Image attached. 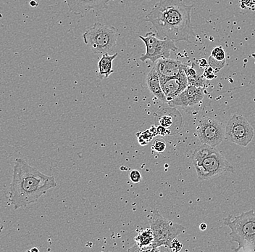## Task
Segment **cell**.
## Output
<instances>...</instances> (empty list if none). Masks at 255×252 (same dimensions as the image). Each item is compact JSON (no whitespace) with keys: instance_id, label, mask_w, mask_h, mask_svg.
Instances as JSON below:
<instances>
[{"instance_id":"6da1fadb","label":"cell","mask_w":255,"mask_h":252,"mask_svg":"<svg viewBox=\"0 0 255 252\" xmlns=\"http://www.w3.org/2000/svg\"><path fill=\"white\" fill-rule=\"evenodd\" d=\"M192 7L182 0H159L146 19L154 27L159 37L175 42H190L191 38L195 36L191 21Z\"/></svg>"},{"instance_id":"7a4b0ae2","label":"cell","mask_w":255,"mask_h":252,"mask_svg":"<svg viewBox=\"0 0 255 252\" xmlns=\"http://www.w3.org/2000/svg\"><path fill=\"white\" fill-rule=\"evenodd\" d=\"M55 187L54 176L44 175L23 159H16L9 186V203L15 210L25 208Z\"/></svg>"},{"instance_id":"3957f363","label":"cell","mask_w":255,"mask_h":252,"mask_svg":"<svg viewBox=\"0 0 255 252\" xmlns=\"http://www.w3.org/2000/svg\"><path fill=\"white\" fill-rule=\"evenodd\" d=\"M193 163L201 180H210L226 172H234V167L215 149L207 144H202L194 151Z\"/></svg>"},{"instance_id":"277c9868","label":"cell","mask_w":255,"mask_h":252,"mask_svg":"<svg viewBox=\"0 0 255 252\" xmlns=\"http://www.w3.org/2000/svg\"><path fill=\"white\" fill-rule=\"evenodd\" d=\"M225 225L231 229L230 236L233 242L238 244L236 251L250 248L255 250V212H244L238 216L228 217Z\"/></svg>"},{"instance_id":"5b68a950","label":"cell","mask_w":255,"mask_h":252,"mask_svg":"<svg viewBox=\"0 0 255 252\" xmlns=\"http://www.w3.org/2000/svg\"><path fill=\"white\" fill-rule=\"evenodd\" d=\"M83 39L94 54L109 53L117 43V30L111 25L96 22L86 29Z\"/></svg>"},{"instance_id":"8992f818","label":"cell","mask_w":255,"mask_h":252,"mask_svg":"<svg viewBox=\"0 0 255 252\" xmlns=\"http://www.w3.org/2000/svg\"><path fill=\"white\" fill-rule=\"evenodd\" d=\"M150 228L154 235L152 252L163 246L170 248L173 241L186 230L181 225L165 220L157 210L151 215Z\"/></svg>"},{"instance_id":"52a82bcc","label":"cell","mask_w":255,"mask_h":252,"mask_svg":"<svg viewBox=\"0 0 255 252\" xmlns=\"http://www.w3.org/2000/svg\"><path fill=\"white\" fill-rule=\"evenodd\" d=\"M139 38L146 45V52L139 58L142 62L150 60L154 63L159 59L168 58L171 52L178 50L175 41L167 38L158 39L154 32L147 33L143 36H139Z\"/></svg>"},{"instance_id":"ba28073f","label":"cell","mask_w":255,"mask_h":252,"mask_svg":"<svg viewBox=\"0 0 255 252\" xmlns=\"http://www.w3.org/2000/svg\"><path fill=\"white\" fill-rule=\"evenodd\" d=\"M255 131L246 118L234 114L226 126V138L239 146L246 147L254 137Z\"/></svg>"},{"instance_id":"9c48e42d","label":"cell","mask_w":255,"mask_h":252,"mask_svg":"<svg viewBox=\"0 0 255 252\" xmlns=\"http://www.w3.org/2000/svg\"><path fill=\"white\" fill-rule=\"evenodd\" d=\"M197 134L202 144L215 148L226 138V126L213 118H206L199 124Z\"/></svg>"},{"instance_id":"30bf717a","label":"cell","mask_w":255,"mask_h":252,"mask_svg":"<svg viewBox=\"0 0 255 252\" xmlns=\"http://www.w3.org/2000/svg\"><path fill=\"white\" fill-rule=\"evenodd\" d=\"M70 12L84 17L89 13H98L108 9L111 0H65Z\"/></svg>"},{"instance_id":"8fae6325","label":"cell","mask_w":255,"mask_h":252,"mask_svg":"<svg viewBox=\"0 0 255 252\" xmlns=\"http://www.w3.org/2000/svg\"><path fill=\"white\" fill-rule=\"evenodd\" d=\"M205 97L204 87H197L189 85L178 96L167 103L169 107H180V108H191L199 104Z\"/></svg>"},{"instance_id":"7c38bea8","label":"cell","mask_w":255,"mask_h":252,"mask_svg":"<svg viewBox=\"0 0 255 252\" xmlns=\"http://www.w3.org/2000/svg\"><path fill=\"white\" fill-rule=\"evenodd\" d=\"M161 87L166 97L167 103L178 96L189 86L187 76L184 72V70L179 74L171 77H164L160 76Z\"/></svg>"},{"instance_id":"4fadbf2b","label":"cell","mask_w":255,"mask_h":252,"mask_svg":"<svg viewBox=\"0 0 255 252\" xmlns=\"http://www.w3.org/2000/svg\"><path fill=\"white\" fill-rule=\"evenodd\" d=\"M184 64L180 60L169 58H161L154 63V67L158 73L159 76L171 77L179 74L183 71Z\"/></svg>"},{"instance_id":"5bb4252c","label":"cell","mask_w":255,"mask_h":252,"mask_svg":"<svg viewBox=\"0 0 255 252\" xmlns=\"http://www.w3.org/2000/svg\"><path fill=\"white\" fill-rule=\"evenodd\" d=\"M134 247L129 249L128 251L134 252H152L153 244H154V235L151 228L143 230L140 232L135 239Z\"/></svg>"},{"instance_id":"9a60e30c","label":"cell","mask_w":255,"mask_h":252,"mask_svg":"<svg viewBox=\"0 0 255 252\" xmlns=\"http://www.w3.org/2000/svg\"><path fill=\"white\" fill-rule=\"evenodd\" d=\"M146 81L148 89L152 93V95L159 101L167 104L166 97H165V94L163 93V91L162 90V87H161L158 73L156 71L154 66L152 67L151 71L148 73Z\"/></svg>"},{"instance_id":"2e32d148","label":"cell","mask_w":255,"mask_h":252,"mask_svg":"<svg viewBox=\"0 0 255 252\" xmlns=\"http://www.w3.org/2000/svg\"><path fill=\"white\" fill-rule=\"evenodd\" d=\"M159 114H155L159 122V125L165 127L170 132L172 130L171 128L177 127V124H178V120H181V115L178 114L179 112L173 107H170V108H165L162 111H159Z\"/></svg>"},{"instance_id":"e0dca14e","label":"cell","mask_w":255,"mask_h":252,"mask_svg":"<svg viewBox=\"0 0 255 252\" xmlns=\"http://www.w3.org/2000/svg\"><path fill=\"white\" fill-rule=\"evenodd\" d=\"M118 56V53L109 55L108 53L103 54L99 61V70L97 76L100 79H106L114 72L113 69V60Z\"/></svg>"},{"instance_id":"ac0fdd59","label":"cell","mask_w":255,"mask_h":252,"mask_svg":"<svg viewBox=\"0 0 255 252\" xmlns=\"http://www.w3.org/2000/svg\"><path fill=\"white\" fill-rule=\"evenodd\" d=\"M183 70L187 76L189 85L195 86L197 87H205V76L203 73L198 72L197 65L195 63H193L191 66L185 65Z\"/></svg>"},{"instance_id":"d6986e66","label":"cell","mask_w":255,"mask_h":252,"mask_svg":"<svg viewBox=\"0 0 255 252\" xmlns=\"http://www.w3.org/2000/svg\"><path fill=\"white\" fill-rule=\"evenodd\" d=\"M156 135H157V127L153 126L149 130L141 132V133H138L137 135V137H138L139 144L141 146H146Z\"/></svg>"},{"instance_id":"ffe728a7","label":"cell","mask_w":255,"mask_h":252,"mask_svg":"<svg viewBox=\"0 0 255 252\" xmlns=\"http://www.w3.org/2000/svg\"><path fill=\"white\" fill-rule=\"evenodd\" d=\"M211 56L215 60H219V61H224L226 60V53H225L224 49L221 46L215 47L211 52Z\"/></svg>"},{"instance_id":"44dd1931","label":"cell","mask_w":255,"mask_h":252,"mask_svg":"<svg viewBox=\"0 0 255 252\" xmlns=\"http://www.w3.org/2000/svg\"><path fill=\"white\" fill-rule=\"evenodd\" d=\"M209 64H210V67H212L214 69V71L218 72L226 64V60H224V61H219V60H215L210 55V57H209Z\"/></svg>"},{"instance_id":"7402d4cb","label":"cell","mask_w":255,"mask_h":252,"mask_svg":"<svg viewBox=\"0 0 255 252\" xmlns=\"http://www.w3.org/2000/svg\"><path fill=\"white\" fill-rule=\"evenodd\" d=\"M152 148L156 152L161 154L165 151V148H166V143L162 139H157L153 143Z\"/></svg>"},{"instance_id":"603a6c76","label":"cell","mask_w":255,"mask_h":252,"mask_svg":"<svg viewBox=\"0 0 255 252\" xmlns=\"http://www.w3.org/2000/svg\"><path fill=\"white\" fill-rule=\"evenodd\" d=\"M129 178L131 182L133 183H138L142 180V177H141V173L139 171L136 170H132L131 172L129 174Z\"/></svg>"},{"instance_id":"cb8c5ba5","label":"cell","mask_w":255,"mask_h":252,"mask_svg":"<svg viewBox=\"0 0 255 252\" xmlns=\"http://www.w3.org/2000/svg\"><path fill=\"white\" fill-rule=\"evenodd\" d=\"M240 6L245 9L255 8V0H240Z\"/></svg>"},{"instance_id":"d4e9b609","label":"cell","mask_w":255,"mask_h":252,"mask_svg":"<svg viewBox=\"0 0 255 252\" xmlns=\"http://www.w3.org/2000/svg\"><path fill=\"white\" fill-rule=\"evenodd\" d=\"M204 76L206 79H214L215 74H214V69H213L212 67L209 66L207 67L206 69L205 70L203 73Z\"/></svg>"},{"instance_id":"484cf974","label":"cell","mask_w":255,"mask_h":252,"mask_svg":"<svg viewBox=\"0 0 255 252\" xmlns=\"http://www.w3.org/2000/svg\"><path fill=\"white\" fill-rule=\"evenodd\" d=\"M157 135H160V136H167V135H172V132L170 130H167L165 127H162V126L159 125L157 127Z\"/></svg>"},{"instance_id":"4316f807","label":"cell","mask_w":255,"mask_h":252,"mask_svg":"<svg viewBox=\"0 0 255 252\" xmlns=\"http://www.w3.org/2000/svg\"><path fill=\"white\" fill-rule=\"evenodd\" d=\"M183 245L176 239H174L172 242L171 246H170V249L173 250V252H178L182 249Z\"/></svg>"},{"instance_id":"83f0119b","label":"cell","mask_w":255,"mask_h":252,"mask_svg":"<svg viewBox=\"0 0 255 252\" xmlns=\"http://www.w3.org/2000/svg\"><path fill=\"white\" fill-rule=\"evenodd\" d=\"M207 60L205 59H201L199 60V67H205L207 66Z\"/></svg>"},{"instance_id":"f1b7e54d","label":"cell","mask_w":255,"mask_h":252,"mask_svg":"<svg viewBox=\"0 0 255 252\" xmlns=\"http://www.w3.org/2000/svg\"><path fill=\"white\" fill-rule=\"evenodd\" d=\"M199 228H200L201 231H205L207 228L206 223H202V224L200 225V226H199Z\"/></svg>"},{"instance_id":"f546056e","label":"cell","mask_w":255,"mask_h":252,"mask_svg":"<svg viewBox=\"0 0 255 252\" xmlns=\"http://www.w3.org/2000/svg\"><path fill=\"white\" fill-rule=\"evenodd\" d=\"M30 4H31V6H36L38 4L36 3V1H31V3H30Z\"/></svg>"},{"instance_id":"4dcf8cb0","label":"cell","mask_w":255,"mask_h":252,"mask_svg":"<svg viewBox=\"0 0 255 252\" xmlns=\"http://www.w3.org/2000/svg\"><path fill=\"white\" fill-rule=\"evenodd\" d=\"M29 252H39V250H38L37 248H36V247H33V249H31V250H29Z\"/></svg>"},{"instance_id":"1f68e13d","label":"cell","mask_w":255,"mask_h":252,"mask_svg":"<svg viewBox=\"0 0 255 252\" xmlns=\"http://www.w3.org/2000/svg\"><path fill=\"white\" fill-rule=\"evenodd\" d=\"M3 230V226H1V224H0V233H1V231H2Z\"/></svg>"}]
</instances>
